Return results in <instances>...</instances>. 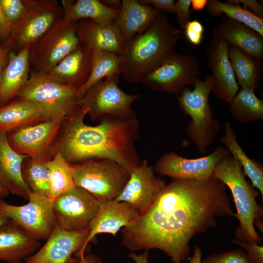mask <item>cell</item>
Segmentation results:
<instances>
[{"label": "cell", "instance_id": "cell-1", "mask_svg": "<svg viewBox=\"0 0 263 263\" xmlns=\"http://www.w3.org/2000/svg\"><path fill=\"white\" fill-rule=\"evenodd\" d=\"M225 216L236 214L226 186L214 175L205 180L173 178L124 227L123 244L132 251L160 249L173 263H182L189 258L191 239Z\"/></svg>", "mask_w": 263, "mask_h": 263}, {"label": "cell", "instance_id": "cell-2", "mask_svg": "<svg viewBox=\"0 0 263 263\" xmlns=\"http://www.w3.org/2000/svg\"><path fill=\"white\" fill-rule=\"evenodd\" d=\"M88 109L79 105L64 118L55 139L53 156L59 153L71 164L109 159L130 172L142 160L135 142L139 135V122L136 118H103L96 126L84 122Z\"/></svg>", "mask_w": 263, "mask_h": 263}, {"label": "cell", "instance_id": "cell-3", "mask_svg": "<svg viewBox=\"0 0 263 263\" xmlns=\"http://www.w3.org/2000/svg\"><path fill=\"white\" fill-rule=\"evenodd\" d=\"M181 31L160 13L144 33L125 46L122 75L127 82L138 83L144 76L175 53Z\"/></svg>", "mask_w": 263, "mask_h": 263}, {"label": "cell", "instance_id": "cell-4", "mask_svg": "<svg viewBox=\"0 0 263 263\" xmlns=\"http://www.w3.org/2000/svg\"><path fill=\"white\" fill-rule=\"evenodd\" d=\"M213 175L231 192L237 210L236 217L240 222L235 232L236 239L241 241L252 240L260 244L262 239L254 226L263 232V209L256 201L258 191L246 180L241 165L229 154L217 163Z\"/></svg>", "mask_w": 263, "mask_h": 263}, {"label": "cell", "instance_id": "cell-5", "mask_svg": "<svg viewBox=\"0 0 263 263\" xmlns=\"http://www.w3.org/2000/svg\"><path fill=\"white\" fill-rule=\"evenodd\" d=\"M193 87V90L186 87L177 98L180 109L191 119L186 128L187 135L198 151L204 154L221 128L219 121L213 117L209 102L213 87L212 75L204 80L198 78Z\"/></svg>", "mask_w": 263, "mask_h": 263}, {"label": "cell", "instance_id": "cell-6", "mask_svg": "<svg viewBox=\"0 0 263 263\" xmlns=\"http://www.w3.org/2000/svg\"><path fill=\"white\" fill-rule=\"evenodd\" d=\"M75 186L80 187L99 201L115 200L128 182L130 172L109 159L72 164Z\"/></svg>", "mask_w": 263, "mask_h": 263}, {"label": "cell", "instance_id": "cell-7", "mask_svg": "<svg viewBox=\"0 0 263 263\" xmlns=\"http://www.w3.org/2000/svg\"><path fill=\"white\" fill-rule=\"evenodd\" d=\"M77 21L58 19L29 50L31 71L46 74L81 44L76 33Z\"/></svg>", "mask_w": 263, "mask_h": 263}, {"label": "cell", "instance_id": "cell-8", "mask_svg": "<svg viewBox=\"0 0 263 263\" xmlns=\"http://www.w3.org/2000/svg\"><path fill=\"white\" fill-rule=\"evenodd\" d=\"M63 17L62 7L55 0H29L26 12L13 26L9 39L2 44L10 53L30 49Z\"/></svg>", "mask_w": 263, "mask_h": 263}, {"label": "cell", "instance_id": "cell-9", "mask_svg": "<svg viewBox=\"0 0 263 263\" xmlns=\"http://www.w3.org/2000/svg\"><path fill=\"white\" fill-rule=\"evenodd\" d=\"M119 75L105 78L92 88L79 101V105L88 109L87 115L94 121H100L107 117L133 119L136 114L132 108L141 94L125 93L118 86Z\"/></svg>", "mask_w": 263, "mask_h": 263}, {"label": "cell", "instance_id": "cell-10", "mask_svg": "<svg viewBox=\"0 0 263 263\" xmlns=\"http://www.w3.org/2000/svg\"><path fill=\"white\" fill-rule=\"evenodd\" d=\"M77 89L55 82L46 74L31 71L16 97L32 101L55 117L64 119L79 106Z\"/></svg>", "mask_w": 263, "mask_h": 263}, {"label": "cell", "instance_id": "cell-11", "mask_svg": "<svg viewBox=\"0 0 263 263\" xmlns=\"http://www.w3.org/2000/svg\"><path fill=\"white\" fill-rule=\"evenodd\" d=\"M28 202L21 206L0 200V211L37 240H47L56 226L54 199L31 192Z\"/></svg>", "mask_w": 263, "mask_h": 263}, {"label": "cell", "instance_id": "cell-12", "mask_svg": "<svg viewBox=\"0 0 263 263\" xmlns=\"http://www.w3.org/2000/svg\"><path fill=\"white\" fill-rule=\"evenodd\" d=\"M200 65L191 55L175 53L146 75L140 82L150 90L179 95L199 78Z\"/></svg>", "mask_w": 263, "mask_h": 263}, {"label": "cell", "instance_id": "cell-13", "mask_svg": "<svg viewBox=\"0 0 263 263\" xmlns=\"http://www.w3.org/2000/svg\"><path fill=\"white\" fill-rule=\"evenodd\" d=\"M99 201L85 189L75 186L54 199L56 225L68 231L89 228Z\"/></svg>", "mask_w": 263, "mask_h": 263}, {"label": "cell", "instance_id": "cell-14", "mask_svg": "<svg viewBox=\"0 0 263 263\" xmlns=\"http://www.w3.org/2000/svg\"><path fill=\"white\" fill-rule=\"evenodd\" d=\"M63 118H54L7 133L10 145L18 153L48 162Z\"/></svg>", "mask_w": 263, "mask_h": 263}, {"label": "cell", "instance_id": "cell-15", "mask_svg": "<svg viewBox=\"0 0 263 263\" xmlns=\"http://www.w3.org/2000/svg\"><path fill=\"white\" fill-rule=\"evenodd\" d=\"M229 154L220 146L208 155L194 159L183 157L174 152H167L157 161L155 171L172 179L205 180L213 175L217 163Z\"/></svg>", "mask_w": 263, "mask_h": 263}, {"label": "cell", "instance_id": "cell-16", "mask_svg": "<svg viewBox=\"0 0 263 263\" xmlns=\"http://www.w3.org/2000/svg\"><path fill=\"white\" fill-rule=\"evenodd\" d=\"M165 185L144 160L131 171L128 182L115 200L129 204L140 214L150 207Z\"/></svg>", "mask_w": 263, "mask_h": 263}, {"label": "cell", "instance_id": "cell-17", "mask_svg": "<svg viewBox=\"0 0 263 263\" xmlns=\"http://www.w3.org/2000/svg\"><path fill=\"white\" fill-rule=\"evenodd\" d=\"M207 64L212 71V91L221 100L231 102L239 90L228 56V44L213 33L206 51Z\"/></svg>", "mask_w": 263, "mask_h": 263}, {"label": "cell", "instance_id": "cell-18", "mask_svg": "<svg viewBox=\"0 0 263 263\" xmlns=\"http://www.w3.org/2000/svg\"><path fill=\"white\" fill-rule=\"evenodd\" d=\"M89 231V227L68 231L56 225L45 244L25 263H75L73 255L81 248Z\"/></svg>", "mask_w": 263, "mask_h": 263}, {"label": "cell", "instance_id": "cell-19", "mask_svg": "<svg viewBox=\"0 0 263 263\" xmlns=\"http://www.w3.org/2000/svg\"><path fill=\"white\" fill-rule=\"evenodd\" d=\"M139 212L129 204L115 200L99 201L98 210L89 225V233L77 257L84 256L88 244L100 233H109L115 236L123 226L127 225Z\"/></svg>", "mask_w": 263, "mask_h": 263}, {"label": "cell", "instance_id": "cell-20", "mask_svg": "<svg viewBox=\"0 0 263 263\" xmlns=\"http://www.w3.org/2000/svg\"><path fill=\"white\" fill-rule=\"evenodd\" d=\"M54 118L58 117L40 105L16 97L6 104L0 106V132L7 134Z\"/></svg>", "mask_w": 263, "mask_h": 263}, {"label": "cell", "instance_id": "cell-21", "mask_svg": "<svg viewBox=\"0 0 263 263\" xmlns=\"http://www.w3.org/2000/svg\"><path fill=\"white\" fill-rule=\"evenodd\" d=\"M76 33L81 44L91 51H101L122 55L125 45L114 23L103 25L89 19L77 21Z\"/></svg>", "mask_w": 263, "mask_h": 263}, {"label": "cell", "instance_id": "cell-22", "mask_svg": "<svg viewBox=\"0 0 263 263\" xmlns=\"http://www.w3.org/2000/svg\"><path fill=\"white\" fill-rule=\"evenodd\" d=\"M160 12L138 0H122V7L113 23L126 45L136 36L145 32Z\"/></svg>", "mask_w": 263, "mask_h": 263}, {"label": "cell", "instance_id": "cell-23", "mask_svg": "<svg viewBox=\"0 0 263 263\" xmlns=\"http://www.w3.org/2000/svg\"><path fill=\"white\" fill-rule=\"evenodd\" d=\"M27 157L14 150L7 134L0 132V183L9 193L27 200L32 191L23 179L21 169Z\"/></svg>", "mask_w": 263, "mask_h": 263}, {"label": "cell", "instance_id": "cell-24", "mask_svg": "<svg viewBox=\"0 0 263 263\" xmlns=\"http://www.w3.org/2000/svg\"><path fill=\"white\" fill-rule=\"evenodd\" d=\"M91 52L80 44L46 74L47 75L55 82L78 88L89 76Z\"/></svg>", "mask_w": 263, "mask_h": 263}, {"label": "cell", "instance_id": "cell-25", "mask_svg": "<svg viewBox=\"0 0 263 263\" xmlns=\"http://www.w3.org/2000/svg\"><path fill=\"white\" fill-rule=\"evenodd\" d=\"M40 246L39 241L29 235L11 221L0 227V260L9 263H20Z\"/></svg>", "mask_w": 263, "mask_h": 263}, {"label": "cell", "instance_id": "cell-26", "mask_svg": "<svg viewBox=\"0 0 263 263\" xmlns=\"http://www.w3.org/2000/svg\"><path fill=\"white\" fill-rule=\"evenodd\" d=\"M213 33L245 53L261 59L263 57V37L238 21L225 16L214 27Z\"/></svg>", "mask_w": 263, "mask_h": 263}, {"label": "cell", "instance_id": "cell-27", "mask_svg": "<svg viewBox=\"0 0 263 263\" xmlns=\"http://www.w3.org/2000/svg\"><path fill=\"white\" fill-rule=\"evenodd\" d=\"M29 50L25 48L17 54L10 53L0 78V106L15 98L27 81L31 73Z\"/></svg>", "mask_w": 263, "mask_h": 263}, {"label": "cell", "instance_id": "cell-28", "mask_svg": "<svg viewBox=\"0 0 263 263\" xmlns=\"http://www.w3.org/2000/svg\"><path fill=\"white\" fill-rule=\"evenodd\" d=\"M61 6L63 18L67 20L89 19L103 25L113 23L120 11L106 6L98 0H62Z\"/></svg>", "mask_w": 263, "mask_h": 263}, {"label": "cell", "instance_id": "cell-29", "mask_svg": "<svg viewBox=\"0 0 263 263\" xmlns=\"http://www.w3.org/2000/svg\"><path fill=\"white\" fill-rule=\"evenodd\" d=\"M228 56L238 85L253 91L258 89L263 70L262 59L229 44Z\"/></svg>", "mask_w": 263, "mask_h": 263}, {"label": "cell", "instance_id": "cell-30", "mask_svg": "<svg viewBox=\"0 0 263 263\" xmlns=\"http://www.w3.org/2000/svg\"><path fill=\"white\" fill-rule=\"evenodd\" d=\"M124 69V59L122 55L101 51L91 52V68L89 76L77 89V97L80 100L86 92L103 78L122 75Z\"/></svg>", "mask_w": 263, "mask_h": 263}, {"label": "cell", "instance_id": "cell-31", "mask_svg": "<svg viewBox=\"0 0 263 263\" xmlns=\"http://www.w3.org/2000/svg\"><path fill=\"white\" fill-rule=\"evenodd\" d=\"M221 142L227 148L229 154L241 165L243 171L253 186L260 192L263 198V166L254 159L250 158L238 143L235 132L228 121L225 123V133Z\"/></svg>", "mask_w": 263, "mask_h": 263}, {"label": "cell", "instance_id": "cell-32", "mask_svg": "<svg viewBox=\"0 0 263 263\" xmlns=\"http://www.w3.org/2000/svg\"><path fill=\"white\" fill-rule=\"evenodd\" d=\"M232 117L241 123H248L263 119V101L254 91L241 89L229 104Z\"/></svg>", "mask_w": 263, "mask_h": 263}, {"label": "cell", "instance_id": "cell-33", "mask_svg": "<svg viewBox=\"0 0 263 263\" xmlns=\"http://www.w3.org/2000/svg\"><path fill=\"white\" fill-rule=\"evenodd\" d=\"M21 173L32 192L50 196V172L47 161L27 157L23 162Z\"/></svg>", "mask_w": 263, "mask_h": 263}, {"label": "cell", "instance_id": "cell-34", "mask_svg": "<svg viewBox=\"0 0 263 263\" xmlns=\"http://www.w3.org/2000/svg\"><path fill=\"white\" fill-rule=\"evenodd\" d=\"M208 12L213 16L219 17L224 13L226 16L250 27L263 37V19L239 4L217 0H207Z\"/></svg>", "mask_w": 263, "mask_h": 263}, {"label": "cell", "instance_id": "cell-35", "mask_svg": "<svg viewBox=\"0 0 263 263\" xmlns=\"http://www.w3.org/2000/svg\"><path fill=\"white\" fill-rule=\"evenodd\" d=\"M50 172V197H56L75 187L72 164L58 153L47 162Z\"/></svg>", "mask_w": 263, "mask_h": 263}, {"label": "cell", "instance_id": "cell-36", "mask_svg": "<svg viewBox=\"0 0 263 263\" xmlns=\"http://www.w3.org/2000/svg\"><path fill=\"white\" fill-rule=\"evenodd\" d=\"M29 0H0V6L9 22L14 26L21 19L28 8Z\"/></svg>", "mask_w": 263, "mask_h": 263}, {"label": "cell", "instance_id": "cell-37", "mask_svg": "<svg viewBox=\"0 0 263 263\" xmlns=\"http://www.w3.org/2000/svg\"><path fill=\"white\" fill-rule=\"evenodd\" d=\"M201 263H252L246 253L240 249L227 252L213 254L208 256Z\"/></svg>", "mask_w": 263, "mask_h": 263}, {"label": "cell", "instance_id": "cell-38", "mask_svg": "<svg viewBox=\"0 0 263 263\" xmlns=\"http://www.w3.org/2000/svg\"><path fill=\"white\" fill-rule=\"evenodd\" d=\"M185 35L188 41L194 45H199L203 39L204 28L198 19L189 20L184 28Z\"/></svg>", "mask_w": 263, "mask_h": 263}, {"label": "cell", "instance_id": "cell-39", "mask_svg": "<svg viewBox=\"0 0 263 263\" xmlns=\"http://www.w3.org/2000/svg\"><path fill=\"white\" fill-rule=\"evenodd\" d=\"M233 242L247 251V255L252 263H263V246L252 240L241 241L237 239Z\"/></svg>", "mask_w": 263, "mask_h": 263}, {"label": "cell", "instance_id": "cell-40", "mask_svg": "<svg viewBox=\"0 0 263 263\" xmlns=\"http://www.w3.org/2000/svg\"><path fill=\"white\" fill-rule=\"evenodd\" d=\"M191 0H178L175 2V13L177 23L184 28L190 20Z\"/></svg>", "mask_w": 263, "mask_h": 263}, {"label": "cell", "instance_id": "cell-41", "mask_svg": "<svg viewBox=\"0 0 263 263\" xmlns=\"http://www.w3.org/2000/svg\"><path fill=\"white\" fill-rule=\"evenodd\" d=\"M139 2L144 4L152 5L160 13H175L174 0H141Z\"/></svg>", "mask_w": 263, "mask_h": 263}, {"label": "cell", "instance_id": "cell-42", "mask_svg": "<svg viewBox=\"0 0 263 263\" xmlns=\"http://www.w3.org/2000/svg\"><path fill=\"white\" fill-rule=\"evenodd\" d=\"M227 1L234 4L241 3L243 8L248 9L261 19L263 18V6L256 0H229Z\"/></svg>", "mask_w": 263, "mask_h": 263}, {"label": "cell", "instance_id": "cell-43", "mask_svg": "<svg viewBox=\"0 0 263 263\" xmlns=\"http://www.w3.org/2000/svg\"><path fill=\"white\" fill-rule=\"evenodd\" d=\"M13 28L0 6V43L3 44L7 41L12 34Z\"/></svg>", "mask_w": 263, "mask_h": 263}, {"label": "cell", "instance_id": "cell-44", "mask_svg": "<svg viewBox=\"0 0 263 263\" xmlns=\"http://www.w3.org/2000/svg\"><path fill=\"white\" fill-rule=\"evenodd\" d=\"M10 51L2 45L0 46V78L2 72L8 62Z\"/></svg>", "mask_w": 263, "mask_h": 263}, {"label": "cell", "instance_id": "cell-45", "mask_svg": "<svg viewBox=\"0 0 263 263\" xmlns=\"http://www.w3.org/2000/svg\"><path fill=\"white\" fill-rule=\"evenodd\" d=\"M149 251L145 250V251L141 254L137 255L134 253H131L129 256L135 263H149Z\"/></svg>", "mask_w": 263, "mask_h": 263}, {"label": "cell", "instance_id": "cell-46", "mask_svg": "<svg viewBox=\"0 0 263 263\" xmlns=\"http://www.w3.org/2000/svg\"><path fill=\"white\" fill-rule=\"evenodd\" d=\"M105 5L113 9L120 10L122 7V0H101Z\"/></svg>", "mask_w": 263, "mask_h": 263}, {"label": "cell", "instance_id": "cell-47", "mask_svg": "<svg viewBox=\"0 0 263 263\" xmlns=\"http://www.w3.org/2000/svg\"><path fill=\"white\" fill-rule=\"evenodd\" d=\"M207 0H191V7L194 11H200L207 6Z\"/></svg>", "mask_w": 263, "mask_h": 263}, {"label": "cell", "instance_id": "cell-48", "mask_svg": "<svg viewBox=\"0 0 263 263\" xmlns=\"http://www.w3.org/2000/svg\"><path fill=\"white\" fill-rule=\"evenodd\" d=\"M202 252L200 247L196 245L194 247L192 256L188 263H201Z\"/></svg>", "mask_w": 263, "mask_h": 263}, {"label": "cell", "instance_id": "cell-49", "mask_svg": "<svg viewBox=\"0 0 263 263\" xmlns=\"http://www.w3.org/2000/svg\"><path fill=\"white\" fill-rule=\"evenodd\" d=\"M9 192L0 183V200L7 196Z\"/></svg>", "mask_w": 263, "mask_h": 263}, {"label": "cell", "instance_id": "cell-50", "mask_svg": "<svg viewBox=\"0 0 263 263\" xmlns=\"http://www.w3.org/2000/svg\"><path fill=\"white\" fill-rule=\"evenodd\" d=\"M10 219L0 211V227L7 223Z\"/></svg>", "mask_w": 263, "mask_h": 263}, {"label": "cell", "instance_id": "cell-51", "mask_svg": "<svg viewBox=\"0 0 263 263\" xmlns=\"http://www.w3.org/2000/svg\"><path fill=\"white\" fill-rule=\"evenodd\" d=\"M92 260L87 257H82L77 258L75 263H93Z\"/></svg>", "mask_w": 263, "mask_h": 263}, {"label": "cell", "instance_id": "cell-52", "mask_svg": "<svg viewBox=\"0 0 263 263\" xmlns=\"http://www.w3.org/2000/svg\"><path fill=\"white\" fill-rule=\"evenodd\" d=\"M2 44L1 43H0V46H1Z\"/></svg>", "mask_w": 263, "mask_h": 263}]
</instances>
